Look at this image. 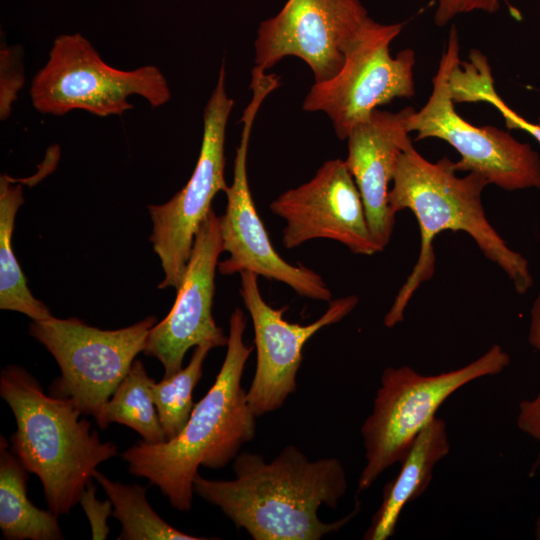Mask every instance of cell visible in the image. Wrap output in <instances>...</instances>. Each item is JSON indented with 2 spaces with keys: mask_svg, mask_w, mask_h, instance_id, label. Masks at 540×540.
I'll list each match as a JSON object with an SVG mask.
<instances>
[{
  "mask_svg": "<svg viewBox=\"0 0 540 540\" xmlns=\"http://www.w3.org/2000/svg\"><path fill=\"white\" fill-rule=\"evenodd\" d=\"M235 478L211 480L197 474L194 493L218 507L254 540H319L342 529L360 509L334 522L318 517L321 506L336 508L348 483L335 457L309 460L295 445L270 462L244 451L233 460Z\"/></svg>",
  "mask_w": 540,
  "mask_h": 540,
  "instance_id": "cell-1",
  "label": "cell"
},
{
  "mask_svg": "<svg viewBox=\"0 0 540 540\" xmlns=\"http://www.w3.org/2000/svg\"><path fill=\"white\" fill-rule=\"evenodd\" d=\"M392 183L389 207L395 215L404 209L414 214L421 243L417 262L384 317L386 327L403 321L416 290L433 277V241L446 230L471 236L483 255L507 275L517 294L524 295L532 288L528 260L506 244L485 215L482 192L489 183L483 175L469 172L459 177L448 157L433 163L411 145L400 154Z\"/></svg>",
  "mask_w": 540,
  "mask_h": 540,
  "instance_id": "cell-2",
  "label": "cell"
},
{
  "mask_svg": "<svg viewBox=\"0 0 540 540\" xmlns=\"http://www.w3.org/2000/svg\"><path fill=\"white\" fill-rule=\"evenodd\" d=\"M245 329L244 312L236 308L229 318L227 351L220 371L206 395L194 405L181 432L161 443L141 440L121 455L131 474L147 478L180 512L191 510L199 467H225L255 437L257 417L241 385L253 350L244 342Z\"/></svg>",
  "mask_w": 540,
  "mask_h": 540,
  "instance_id": "cell-3",
  "label": "cell"
},
{
  "mask_svg": "<svg viewBox=\"0 0 540 540\" xmlns=\"http://www.w3.org/2000/svg\"><path fill=\"white\" fill-rule=\"evenodd\" d=\"M0 395L9 405L16 431L10 450L36 474L51 511L66 515L79 503L97 466L118 455L113 442H102L69 398L46 394L25 368L1 370Z\"/></svg>",
  "mask_w": 540,
  "mask_h": 540,
  "instance_id": "cell-4",
  "label": "cell"
},
{
  "mask_svg": "<svg viewBox=\"0 0 540 540\" xmlns=\"http://www.w3.org/2000/svg\"><path fill=\"white\" fill-rule=\"evenodd\" d=\"M509 363V355L495 344L471 363L437 375H422L409 366L387 367L372 412L361 427L366 462L358 492L369 489L387 468L402 461L447 398L469 382L502 372Z\"/></svg>",
  "mask_w": 540,
  "mask_h": 540,
  "instance_id": "cell-5",
  "label": "cell"
},
{
  "mask_svg": "<svg viewBox=\"0 0 540 540\" xmlns=\"http://www.w3.org/2000/svg\"><path fill=\"white\" fill-rule=\"evenodd\" d=\"M133 95L157 108L171 99V90L158 67H112L79 33L60 35L53 41L47 62L30 86L33 107L54 116L73 110L98 117L120 116L133 108L128 101Z\"/></svg>",
  "mask_w": 540,
  "mask_h": 540,
  "instance_id": "cell-6",
  "label": "cell"
},
{
  "mask_svg": "<svg viewBox=\"0 0 540 540\" xmlns=\"http://www.w3.org/2000/svg\"><path fill=\"white\" fill-rule=\"evenodd\" d=\"M155 324L154 316L116 330L89 326L75 317L32 321L29 334L50 352L61 372L49 393L71 399L99 426L105 404L143 352Z\"/></svg>",
  "mask_w": 540,
  "mask_h": 540,
  "instance_id": "cell-7",
  "label": "cell"
},
{
  "mask_svg": "<svg viewBox=\"0 0 540 540\" xmlns=\"http://www.w3.org/2000/svg\"><path fill=\"white\" fill-rule=\"evenodd\" d=\"M460 61L457 29L452 26L448 43L432 78V91L424 106L409 116L407 129L415 141L438 138L460 155L457 172H476L489 184L506 191L540 189V157L527 143L510 133L487 125L474 126L455 110L450 74Z\"/></svg>",
  "mask_w": 540,
  "mask_h": 540,
  "instance_id": "cell-8",
  "label": "cell"
},
{
  "mask_svg": "<svg viewBox=\"0 0 540 540\" xmlns=\"http://www.w3.org/2000/svg\"><path fill=\"white\" fill-rule=\"evenodd\" d=\"M279 85L278 75L252 69V98L240 120L242 132L236 148L233 179L225 191V212L219 216L223 252L229 256L218 263V271L222 275L249 271L284 283L302 297L330 302L332 292L321 275L303 264L288 263L274 249L249 187L247 156L253 123L264 99Z\"/></svg>",
  "mask_w": 540,
  "mask_h": 540,
  "instance_id": "cell-9",
  "label": "cell"
},
{
  "mask_svg": "<svg viewBox=\"0 0 540 540\" xmlns=\"http://www.w3.org/2000/svg\"><path fill=\"white\" fill-rule=\"evenodd\" d=\"M403 26L404 23L380 24L371 19L340 71L329 80L314 83L302 109L325 113L337 137L346 140L352 128L379 106L395 98L412 97L415 52L404 49L392 57L389 49Z\"/></svg>",
  "mask_w": 540,
  "mask_h": 540,
  "instance_id": "cell-10",
  "label": "cell"
},
{
  "mask_svg": "<svg viewBox=\"0 0 540 540\" xmlns=\"http://www.w3.org/2000/svg\"><path fill=\"white\" fill-rule=\"evenodd\" d=\"M225 67L203 111V136L194 171L186 185L161 205H149L153 223L149 238L164 277L160 289H177L191 255L195 235L212 210L215 195L225 192V136L234 100L225 89Z\"/></svg>",
  "mask_w": 540,
  "mask_h": 540,
  "instance_id": "cell-11",
  "label": "cell"
},
{
  "mask_svg": "<svg viewBox=\"0 0 540 540\" xmlns=\"http://www.w3.org/2000/svg\"><path fill=\"white\" fill-rule=\"evenodd\" d=\"M371 18L359 0H287L260 23L255 67L264 71L287 56L303 60L315 83L333 78Z\"/></svg>",
  "mask_w": 540,
  "mask_h": 540,
  "instance_id": "cell-12",
  "label": "cell"
},
{
  "mask_svg": "<svg viewBox=\"0 0 540 540\" xmlns=\"http://www.w3.org/2000/svg\"><path fill=\"white\" fill-rule=\"evenodd\" d=\"M240 295L253 324L256 370L247 391V402L256 417L280 409L296 391L297 372L306 342L322 328L350 314L359 299L349 295L331 300L325 313L307 325L284 319L286 308L274 309L262 297L258 275L240 273Z\"/></svg>",
  "mask_w": 540,
  "mask_h": 540,
  "instance_id": "cell-13",
  "label": "cell"
},
{
  "mask_svg": "<svg viewBox=\"0 0 540 540\" xmlns=\"http://www.w3.org/2000/svg\"><path fill=\"white\" fill-rule=\"evenodd\" d=\"M269 208L286 222L282 243L287 249L314 239H330L354 254L382 252L372 237L360 192L344 160L324 162L309 181L281 193Z\"/></svg>",
  "mask_w": 540,
  "mask_h": 540,
  "instance_id": "cell-14",
  "label": "cell"
},
{
  "mask_svg": "<svg viewBox=\"0 0 540 540\" xmlns=\"http://www.w3.org/2000/svg\"><path fill=\"white\" fill-rule=\"evenodd\" d=\"M223 252L219 216L212 209L200 225L176 300L149 331L143 353L160 361L164 377L182 369L186 352L201 343L227 346L228 336L213 317L215 273Z\"/></svg>",
  "mask_w": 540,
  "mask_h": 540,
  "instance_id": "cell-15",
  "label": "cell"
},
{
  "mask_svg": "<svg viewBox=\"0 0 540 540\" xmlns=\"http://www.w3.org/2000/svg\"><path fill=\"white\" fill-rule=\"evenodd\" d=\"M414 110L405 107L393 113L376 109L355 125L346 139L344 161L360 192L372 237L382 251L395 224L388 203L389 183L400 154L413 145L407 122Z\"/></svg>",
  "mask_w": 540,
  "mask_h": 540,
  "instance_id": "cell-16",
  "label": "cell"
},
{
  "mask_svg": "<svg viewBox=\"0 0 540 540\" xmlns=\"http://www.w3.org/2000/svg\"><path fill=\"white\" fill-rule=\"evenodd\" d=\"M449 451L446 423L434 417L415 438L397 476L385 485L382 502L364 539L386 540L394 534L403 508L425 492L434 467Z\"/></svg>",
  "mask_w": 540,
  "mask_h": 540,
  "instance_id": "cell-17",
  "label": "cell"
},
{
  "mask_svg": "<svg viewBox=\"0 0 540 540\" xmlns=\"http://www.w3.org/2000/svg\"><path fill=\"white\" fill-rule=\"evenodd\" d=\"M10 444L0 439V529L9 540H62L58 514L37 508L28 498V470Z\"/></svg>",
  "mask_w": 540,
  "mask_h": 540,
  "instance_id": "cell-18",
  "label": "cell"
},
{
  "mask_svg": "<svg viewBox=\"0 0 540 540\" xmlns=\"http://www.w3.org/2000/svg\"><path fill=\"white\" fill-rule=\"evenodd\" d=\"M24 203L21 184L0 176V308L20 312L33 321L52 317L49 308L36 299L18 264L12 247L16 214Z\"/></svg>",
  "mask_w": 540,
  "mask_h": 540,
  "instance_id": "cell-19",
  "label": "cell"
},
{
  "mask_svg": "<svg viewBox=\"0 0 540 540\" xmlns=\"http://www.w3.org/2000/svg\"><path fill=\"white\" fill-rule=\"evenodd\" d=\"M154 382L142 361L134 360L129 372L105 404L99 427L106 429L111 423H118L136 431L147 443L166 441L151 396L150 388Z\"/></svg>",
  "mask_w": 540,
  "mask_h": 540,
  "instance_id": "cell-20",
  "label": "cell"
},
{
  "mask_svg": "<svg viewBox=\"0 0 540 540\" xmlns=\"http://www.w3.org/2000/svg\"><path fill=\"white\" fill-rule=\"evenodd\" d=\"M93 478L102 486L113 504L112 516L121 523L118 540H203L177 530L150 506L147 488L138 484L115 482L96 470Z\"/></svg>",
  "mask_w": 540,
  "mask_h": 540,
  "instance_id": "cell-21",
  "label": "cell"
},
{
  "mask_svg": "<svg viewBox=\"0 0 540 540\" xmlns=\"http://www.w3.org/2000/svg\"><path fill=\"white\" fill-rule=\"evenodd\" d=\"M212 348L215 347L209 342L195 346L185 368L151 385V396L166 440L176 437L187 424L195 405L192 392L202 376L204 361Z\"/></svg>",
  "mask_w": 540,
  "mask_h": 540,
  "instance_id": "cell-22",
  "label": "cell"
},
{
  "mask_svg": "<svg viewBox=\"0 0 540 540\" xmlns=\"http://www.w3.org/2000/svg\"><path fill=\"white\" fill-rule=\"evenodd\" d=\"M451 96L456 102H486L496 108L509 129H520L540 144V125L512 110L494 87L490 65L480 51H470L469 61L458 62L450 74Z\"/></svg>",
  "mask_w": 540,
  "mask_h": 540,
  "instance_id": "cell-23",
  "label": "cell"
},
{
  "mask_svg": "<svg viewBox=\"0 0 540 540\" xmlns=\"http://www.w3.org/2000/svg\"><path fill=\"white\" fill-rule=\"evenodd\" d=\"M528 342L540 353V292L530 309ZM517 426L522 432L540 442V391L535 398L523 400L519 404Z\"/></svg>",
  "mask_w": 540,
  "mask_h": 540,
  "instance_id": "cell-24",
  "label": "cell"
},
{
  "mask_svg": "<svg viewBox=\"0 0 540 540\" xmlns=\"http://www.w3.org/2000/svg\"><path fill=\"white\" fill-rule=\"evenodd\" d=\"M0 67V118L5 120L9 117L12 104L24 83L21 52L2 44Z\"/></svg>",
  "mask_w": 540,
  "mask_h": 540,
  "instance_id": "cell-25",
  "label": "cell"
},
{
  "mask_svg": "<svg viewBox=\"0 0 540 540\" xmlns=\"http://www.w3.org/2000/svg\"><path fill=\"white\" fill-rule=\"evenodd\" d=\"M79 503L90 524L92 539L104 540L110 528L108 518L112 516L113 504L109 500L100 501L96 497V487L90 482L82 492Z\"/></svg>",
  "mask_w": 540,
  "mask_h": 540,
  "instance_id": "cell-26",
  "label": "cell"
},
{
  "mask_svg": "<svg viewBox=\"0 0 540 540\" xmlns=\"http://www.w3.org/2000/svg\"><path fill=\"white\" fill-rule=\"evenodd\" d=\"M501 0H436L437 8L434 21L438 26L446 25L455 16L473 11L495 13L500 8Z\"/></svg>",
  "mask_w": 540,
  "mask_h": 540,
  "instance_id": "cell-27",
  "label": "cell"
},
{
  "mask_svg": "<svg viewBox=\"0 0 540 540\" xmlns=\"http://www.w3.org/2000/svg\"><path fill=\"white\" fill-rule=\"evenodd\" d=\"M535 537L536 539H540V513L535 524Z\"/></svg>",
  "mask_w": 540,
  "mask_h": 540,
  "instance_id": "cell-28",
  "label": "cell"
}]
</instances>
